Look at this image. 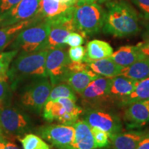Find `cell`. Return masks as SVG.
<instances>
[{"mask_svg": "<svg viewBox=\"0 0 149 149\" xmlns=\"http://www.w3.org/2000/svg\"><path fill=\"white\" fill-rule=\"evenodd\" d=\"M104 33L117 37L133 36L140 31L138 15L124 1H112L106 5Z\"/></svg>", "mask_w": 149, "mask_h": 149, "instance_id": "6da1fadb", "label": "cell"}, {"mask_svg": "<svg viewBox=\"0 0 149 149\" xmlns=\"http://www.w3.org/2000/svg\"><path fill=\"white\" fill-rule=\"evenodd\" d=\"M49 50L23 53L12 62L8 72L11 88L16 87L27 78L46 77V60Z\"/></svg>", "mask_w": 149, "mask_h": 149, "instance_id": "7a4b0ae2", "label": "cell"}, {"mask_svg": "<svg viewBox=\"0 0 149 149\" xmlns=\"http://www.w3.org/2000/svg\"><path fill=\"white\" fill-rule=\"evenodd\" d=\"M50 31L48 18H43L22 30L11 45L13 50H21L23 53L46 50Z\"/></svg>", "mask_w": 149, "mask_h": 149, "instance_id": "3957f363", "label": "cell"}, {"mask_svg": "<svg viewBox=\"0 0 149 149\" xmlns=\"http://www.w3.org/2000/svg\"><path fill=\"white\" fill-rule=\"evenodd\" d=\"M105 10L97 3L76 5L74 21L77 31L85 37L94 35L102 30Z\"/></svg>", "mask_w": 149, "mask_h": 149, "instance_id": "277c9868", "label": "cell"}, {"mask_svg": "<svg viewBox=\"0 0 149 149\" xmlns=\"http://www.w3.org/2000/svg\"><path fill=\"white\" fill-rule=\"evenodd\" d=\"M75 6H70L64 12L53 17L48 18L50 22L46 50L66 47L65 40L70 33L77 31L74 25V15Z\"/></svg>", "mask_w": 149, "mask_h": 149, "instance_id": "5b68a950", "label": "cell"}, {"mask_svg": "<svg viewBox=\"0 0 149 149\" xmlns=\"http://www.w3.org/2000/svg\"><path fill=\"white\" fill-rule=\"evenodd\" d=\"M82 112L83 109L76 104L75 100L59 97L46 102L43 108V117L48 122L55 120L64 125L72 126Z\"/></svg>", "mask_w": 149, "mask_h": 149, "instance_id": "8992f818", "label": "cell"}, {"mask_svg": "<svg viewBox=\"0 0 149 149\" xmlns=\"http://www.w3.org/2000/svg\"><path fill=\"white\" fill-rule=\"evenodd\" d=\"M29 118L15 108L8 105L0 107V132L7 139L22 137L30 128Z\"/></svg>", "mask_w": 149, "mask_h": 149, "instance_id": "52a82bcc", "label": "cell"}, {"mask_svg": "<svg viewBox=\"0 0 149 149\" xmlns=\"http://www.w3.org/2000/svg\"><path fill=\"white\" fill-rule=\"evenodd\" d=\"M53 84L48 77H37L24 87L20 102L24 107L40 113L47 102Z\"/></svg>", "mask_w": 149, "mask_h": 149, "instance_id": "ba28073f", "label": "cell"}, {"mask_svg": "<svg viewBox=\"0 0 149 149\" xmlns=\"http://www.w3.org/2000/svg\"><path fill=\"white\" fill-rule=\"evenodd\" d=\"M84 120L91 127L97 128L107 132L109 137L122 130L120 117L113 112L100 107L87 109L84 115Z\"/></svg>", "mask_w": 149, "mask_h": 149, "instance_id": "9c48e42d", "label": "cell"}, {"mask_svg": "<svg viewBox=\"0 0 149 149\" xmlns=\"http://www.w3.org/2000/svg\"><path fill=\"white\" fill-rule=\"evenodd\" d=\"M100 77V75L90 69L84 61H70L67 66L66 73L62 82L66 83L74 92L80 95L89 84Z\"/></svg>", "mask_w": 149, "mask_h": 149, "instance_id": "30bf717a", "label": "cell"}, {"mask_svg": "<svg viewBox=\"0 0 149 149\" xmlns=\"http://www.w3.org/2000/svg\"><path fill=\"white\" fill-rule=\"evenodd\" d=\"M42 138L57 149H71L74 138L73 126L49 124L43 126L37 130Z\"/></svg>", "mask_w": 149, "mask_h": 149, "instance_id": "8fae6325", "label": "cell"}, {"mask_svg": "<svg viewBox=\"0 0 149 149\" xmlns=\"http://www.w3.org/2000/svg\"><path fill=\"white\" fill-rule=\"evenodd\" d=\"M40 6L41 0H21L0 17V27L13 25L40 16Z\"/></svg>", "mask_w": 149, "mask_h": 149, "instance_id": "7c38bea8", "label": "cell"}, {"mask_svg": "<svg viewBox=\"0 0 149 149\" xmlns=\"http://www.w3.org/2000/svg\"><path fill=\"white\" fill-rule=\"evenodd\" d=\"M111 81V77L100 76L91 82L80 94L83 103L90 108H97L112 102L109 95Z\"/></svg>", "mask_w": 149, "mask_h": 149, "instance_id": "4fadbf2b", "label": "cell"}, {"mask_svg": "<svg viewBox=\"0 0 149 149\" xmlns=\"http://www.w3.org/2000/svg\"><path fill=\"white\" fill-rule=\"evenodd\" d=\"M70 61L64 48H55L48 51L46 60V74L53 86L62 82L66 73L67 66Z\"/></svg>", "mask_w": 149, "mask_h": 149, "instance_id": "5bb4252c", "label": "cell"}, {"mask_svg": "<svg viewBox=\"0 0 149 149\" xmlns=\"http://www.w3.org/2000/svg\"><path fill=\"white\" fill-rule=\"evenodd\" d=\"M126 106L124 119L130 128L140 127L149 122V100L134 102Z\"/></svg>", "mask_w": 149, "mask_h": 149, "instance_id": "9a60e30c", "label": "cell"}, {"mask_svg": "<svg viewBox=\"0 0 149 149\" xmlns=\"http://www.w3.org/2000/svg\"><path fill=\"white\" fill-rule=\"evenodd\" d=\"M137 81L118 75L112 77L109 88V95L112 101H117L122 104L124 100L134 91Z\"/></svg>", "mask_w": 149, "mask_h": 149, "instance_id": "2e32d148", "label": "cell"}, {"mask_svg": "<svg viewBox=\"0 0 149 149\" xmlns=\"http://www.w3.org/2000/svg\"><path fill=\"white\" fill-rule=\"evenodd\" d=\"M147 131L133 130L120 132L110 137L112 149H136Z\"/></svg>", "mask_w": 149, "mask_h": 149, "instance_id": "e0dca14e", "label": "cell"}, {"mask_svg": "<svg viewBox=\"0 0 149 149\" xmlns=\"http://www.w3.org/2000/svg\"><path fill=\"white\" fill-rule=\"evenodd\" d=\"M72 126L74 128V138L71 149L97 148L91 126L84 120H77Z\"/></svg>", "mask_w": 149, "mask_h": 149, "instance_id": "ac0fdd59", "label": "cell"}, {"mask_svg": "<svg viewBox=\"0 0 149 149\" xmlns=\"http://www.w3.org/2000/svg\"><path fill=\"white\" fill-rule=\"evenodd\" d=\"M110 57L123 68L146 58L147 56L142 53L139 44H137L136 46H122Z\"/></svg>", "mask_w": 149, "mask_h": 149, "instance_id": "d6986e66", "label": "cell"}, {"mask_svg": "<svg viewBox=\"0 0 149 149\" xmlns=\"http://www.w3.org/2000/svg\"><path fill=\"white\" fill-rule=\"evenodd\" d=\"M42 19L43 18L40 16H37L30 19L18 22L13 25L0 27V53H1L7 46L13 42L17 36L22 30Z\"/></svg>", "mask_w": 149, "mask_h": 149, "instance_id": "ffe728a7", "label": "cell"}, {"mask_svg": "<svg viewBox=\"0 0 149 149\" xmlns=\"http://www.w3.org/2000/svg\"><path fill=\"white\" fill-rule=\"evenodd\" d=\"M83 61L87 63L89 68L95 73L106 77H114L120 74L122 67L115 62L111 57L97 60H90L86 58Z\"/></svg>", "mask_w": 149, "mask_h": 149, "instance_id": "44dd1931", "label": "cell"}, {"mask_svg": "<svg viewBox=\"0 0 149 149\" xmlns=\"http://www.w3.org/2000/svg\"><path fill=\"white\" fill-rule=\"evenodd\" d=\"M85 58L90 60H97L110 57L113 55V49L108 42L94 40L89 42L86 45Z\"/></svg>", "mask_w": 149, "mask_h": 149, "instance_id": "7402d4cb", "label": "cell"}, {"mask_svg": "<svg viewBox=\"0 0 149 149\" xmlns=\"http://www.w3.org/2000/svg\"><path fill=\"white\" fill-rule=\"evenodd\" d=\"M120 75L125 76L136 81L149 77V57L136 61L128 66L123 67Z\"/></svg>", "mask_w": 149, "mask_h": 149, "instance_id": "603a6c76", "label": "cell"}, {"mask_svg": "<svg viewBox=\"0 0 149 149\" xmlns=\"http://www.w3.org/2000/svg\"><path fill=\"white\" fill-rule=\"evenodd\" d=\"M70 6L59 0H41L40 16L42 18H51L64 12Z\"/></svg>", "mask_w": 149, "mask_h": 149, "instance_id": "cb8c5ba5", "label": "cell"}, {"mask_svg": "<svg viewBox=\"0 0 149 149\" xmlns=\"http://www.w3.org/2000/svg\"><path fill=\"white\" fill-rule=\"evenodd\" d=\"M146 100H149V77L137 81L134 91L124 100L122 105Z\"/></svg>", "mask_w": 149, "mask_h": 149, "instance_id": "d4e9b609", "label": "cell"}, {"mask_svg": "<svg viewBox=\"0 0 149 149\" xmlns=\"http://www.w3.org/2000/svg\"><path fill=\"white\" fill-rule=\"evenodd\" d=\"M19 140L24 149H51V146L42 137L35 134H26Z\"/></svg>", "mask_w": 149, "mask_h": 149, "instance_id": "484cf974", "label": "cell"}, {"mask_svg": "<svg viewBox=\"0 0 149 149\" xmlns=\"http://www.w3.org/2000/svg\"><path fill=\"white\" fill-rule=\"evenodd\" d=\"M59 97L70 98L75 101H77V100L75 92L72 90L69 85L65 82H60L53 86L48 101L56 100Z\"/></svg>", "mask_w": 149, "mask_h": 149, "instance_id": "4316f807", "label": "cell"}, {"mask_svg": "<svg viewBox=\"0 0 149 149\" xmlns=\"http://www.w3.org/2000/svg\"><path fill=\"white\" fill-rule=\"evenodd\" d=\"M18 50L0 53V80L8 81V72L13 59L18 53Z\"/></svg>", "mask_w": 149, "mask_h": 149, "instance_id": "83f0119b", "label": "cell"}, {"mask_svg": "<svg viewBox=\"0 0 149 149\" xmlns=\"http://www.w3.org/2000/svg\"><path fill=\"white\" fill-rule=\"evenodd\" d=\"M95 142L98 148H107L111 144L110 137L107 132L97 128L91 127Z\"/></svg>", "mask_w": 149, "mask_h": 149, "instance_id": "f1b7e54d", "label": "cell"}, {"mask_svg": "<svg viewBox=\"0 0 149 149\" xmlns=\"http://www.w3.org/2000/svg\"><path fill=\"white\" fill-rule=\"evenodd\" d=\"M10 87L8 81L0 80V107L8 105L11 95Z\"/></svg>", "mask_w": 149, "mask_h": 149, "instance_id": "f546056e", "label": "cell"}, {"mask_svg": "<svg viewBox=\"0 0 149 149\" xmlns=\"http://www.w3.org/2000/svg\"><path fill=\"white\" fill-rule=\"evenodd\" d=\"M86 53V48L84 46H79L76 47H70L68 54L70 61L74 62H79V61H83Z\"/></svg>", "mask_w": 149, "mask_h": 149, "instance_id": "4dcf8cb0", "label": "cell"}, {"mask_svg": "<svg viewBox=\"0 0 149 149\" xmlns=\"http://www.w3.org/2000/svg\"><path fill=\"white\" fill-rule=\"evenodd\" d=\"M84 42V38L83 35L79 33L72 32L70 33L66 39L65 40V44L70 46V47H76L81 46Z\"/></svg>", "mask_w": 149, "mask_h": 149, "instance_id": "1f68e13d", "label": "cell"}, {"mask_svg": "<svg viewBox=\"0 0 149 149\" xmlns=\"http://www.w3.org/2000/svg\"><path fill=\"white\" fill-rule=\"evenodd\" d=\"M140 11L143 17L149 20V0H131Z\"/></svg>", "mask_w": 149, "mask_h": 149, "instance_id": "d6a6232c", "label": "cell"}, {"mask_svg": "<svg viewBox=\"0 0 149 149\" xmlns=\"http://www.w3.org/2000/svg\"><path fill=\"white\" fill-rule=\"evenodd\" d=\"M21 0H0V17L17 4Z\"/></svg>", "mask_w": 149, "mask_h": 149, "instance_id": "836d02e7", "label": "cell"}, {"mask_svg": "<svg viewBox=\"0 0 149 149\" xmlns=\"http://www.w3.org/2000/svg\"><path fill=\"white\" fill-rule=\"evenodd\" d=\"M136 149H149V132L147 131L146 135L139 143Z\"/></svg>", "mask_w": 149, "mask_h": 149, "instance_id": "e575fe53", "label": "cell"}, {"mask_svg": "<svg viewBox=\"0 0 149 149\" xmlns=\"http://www.w3.org/2000/svg\"><path fill=\"white\" fill-rule=\"evenodd\" d=\"M139 46L141 47V50L142 51V53L144 54L145 55H146L147 57H149V40L146 41V42L145 43H141L139 44Z\"/></svg>", "mask_w": 149, "mask_h": 149, "instance_id": "d590c367", "label": "cell"}, {"mask_svg": "<svg viewBox=\"0 0 149 149\" xmlns=\"http://www.w3.org/2000/svg\"><path fill=\"white\" fill-rule=\"evenodd\" d=\"M59 1L68 6H74L77 5L79 0H59Z\"/></svg>", "mask_w": 149, "mask_h": 149, "instance_id": "8d00e7d4", "label": "cell"}, {"mask_svg": "<svg viewBox=\"0 0 149 149\" xmlns=\"http://www.w3.org/2000/svg\"><path fill=\"white\" fill-rule=\"evenodd\" d=\"M7 141V139L2 134L0 133V149H4Z\"/></svg>", "mask_w": 149, "mask_h": 149, "instance_id": "74e56055", "label": "cell"}, {"mask_svg": "<svg viewBox=\"0 0 149 149\" xmlns=\"http://www.w3.org/2000/svg\"><path fill=\"white\" fill-rule=\"evenodd\" d=\"M4 149H20L15 143L12 141H7Z\"/></svg>", "mask_w": 149, "mask_h": 149, "instance_id": "f35d334b", "label": "cell"}, {"mask_svg": "<svg viewBox=\"0 0 149 149\" xmlns=\"http://www.w3.org/2000/svg\"><path fill=\"white\" fill-rule=\"evenodd\" d=\"M98 0H79V2L77 3V5H81L85 4V3H93Z\"/></svg>", "mask_w": 149, "mask_h": 149, "instance_id": "ab89813d", "label": "cell"}, {"mask_svg": "<svg viewBox=\"0 0 149 149\" xmlns=\"http://www.w3.org/2000/svg\"><path fill=\"white\" fill-rule=\"evenodd\" d=\"M146 35L148 37V40H149V25L148 26V27H147V29H146Z\"/></svg>", "mask_w": 149, "mask_h": 149, "instance_id": "60d3db41", "label": "cell"}, {"mask_svg": "<svg viewBox=\"0 0 149 149\" xmlns=\"http://www.w3.org/2000/svg\"><path fill=\"white\" fill-rule=\"evenodd\" d=\"M94 149H106V148H94Z\"/></svg>", "mask_w": 149, "mask_h": 149, "instance_id": "b9f144b4", "label": "cell"}, {"mask_svg": "<svg viewBox=\"0 0 149 149\" xmlns=\"http://www.w3.org/2000/svg\"><path fill=\"white\" fill-rule=\"evenodd\" d=\"M0 133H1V132H0Z\"/></svg>", "mask_w": 149, "mask_h": 149, "instance_id": "7bdbcfd3", "label": "cell"}]
</instances>
